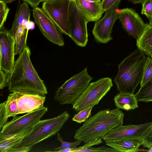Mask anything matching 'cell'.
Instances as JSON below:
<instances>
[{
  "label": "cell",
  "mask_w": 152,
  "mask_h": 152,
  "mask_svg": "<svg viewBox=\"0 0 152 152\" xmlns=\"http://www.w3.org/2000/svg\"><path fill=\"white\" fill-rule=\"evenodd\" d=\"M31 50L27 45L15 61L13 69L9 74L8 90H33L48 94L47 88L35 69L30 59Z\"/></svg>",
  "instance_id": "cell-1"
},
{
  "label": "cell",
  "mask_w": 152,
  "mask_h": 152,
  "mask_svg": "<svg viewBox=\"0 0 152 152\" xmlns=\"http://www.w3.org/2000/svg\"><path fill=\"white\" fill-rule=\"evenodd\" d=\"M124 116L118 108L101 110L84 122L76 131L74 139L85 144L102 137L113 129L123 125Z\"/></svg>",
  "instance_id": "cell-2"
},
{
  "label": "cell",
  "mask_w": 152,
  "mask_h": 152,
  "mask_svg": "<svg viewBox=\"0 0 152 152\" xmlns=\"http://www.w3.org/2000/svg\"><path fill=\"white\" fill-rule=\"evenodd\" d=\"M147 56L137 48L119 64L118 71L113 81L117 85L119 93L134 94L137 86L142 82Z\"/></svg>",
  "instance_id": "cell-3"
},
{
  "label": "cell",
  "mask_w": 152,
  "mask_h": 152,
  "mask_svg": "<svg viewBox=\"0 0 152 152\" xmlns=\"http://www.w3.org/2000/svg\"><path fill=\"white\" fill-rule=\"evenodd\" d=\"M70 117L69 113L65 111L56 117L39 120L33 126L21 146H33L56 134Z\"/></svg>",
  "instance_id": "cell-4"
},
{
  "label": "cell",
  "mask_w": 152,
  "mask_h": 152,
  "mask_svg": "<svg viewBox=\"0 0 152 152\" xmlns=\"http://www.w3.org/2000/svg\"><path fill=\"white\" fill-rule=\"evenodd\" d=\"M93 78L88 74L87 68L74 75L59 87L54 99L61 104H73L88 86Z\"/></svg>",
  "instance_id": "cell-5"
},
{
  "label": "cell",
  "mask_w": 152,
  "mask_h": 152,
  "mask_svg": "<svg viewBox=\"0 0 152 152\" xmlns=\"http://www.w3.org/2000/svg\"><path fill=\"white\" fill-rule=\"evenodd\" d=\"M113 86L111 79L104 77L90 83L85 91L72 104L77 112L98 104Z\"/></svg>",
  "instance_id": "cell-6"
},
{
  "label": "cell",
  "mask_w": 152,
  "mask_h": 152,
  "mask_svg": "<svg viewBox=\"0 0 152 152\" xmlns=\"http://www.w3.org/2000/svg\"><path fill=\"white\" fill-rule=\"evenodd\" d=\"M70 0H50L43 2L42 8L62 33L70 35L69 8Z\"/></svg>",
  "instance_id": "cell-7"
},
{
  "label": "cell",
  "mask_w": 152,
  "mask_h": 152,
  "mask_svg": "<svg viewBox=\"0 0 152 152\" xmlns=\"http://www.w3.org/2000/svg\"><path fill=\"white\" fill-rule=\"evenodd\" d=\"M69 21V37L77 45L85 46L88 41V22L80 13L75 1H70Z\"/></svg>",
  "instance_id": "cell-8"
},
{
  "label": "cell",
  "mask_w": 152,
  "mask_h": 152,
  "mask_svg": "<svg viewBox=\"0 0 152 152\" xmlns=\"http://www.w3.org/2000/svg\"><path fill=\"white\" fill-rule=\"evenodd\" d=\"M121 1L106 10L103 18L95 22L92 33L97 42L106 44L113 39L111 33L114 25L118 19V8Z\"/></svg>",
  "instance_id": "cell-9"
},
{
  "label": "cell",
  "mask_w": 152,
  "mask_h": 152,
  "mask_svg": "<svg viewBox=\"0 0 152 152\" xmlns=\"http://www.w3.org/2000/svg\"><path fill=\"white\" fill-rule=\"evenodd\" d=\"M33 15L35 23L48 40L59 46L64 45L62 32L42 8H33Z\"/></svg>",
  "instance_id": "cell-10"
},
{
  "label": "cell",
  "mask_w": 152,
  "mask_h": 152,
  "mask_svg": "<svg viewBox=\"0 0 152 152\" xmlns=\"http://www.w3.org/2000/svg\"><path fill=\"white\" fill-rule=\"evenodd\" d=\"M48 111V108L43 107L23 115L13 117L11 120L4 125L0 133L3 135L14 134L28 126H33Z\"/></svg>",
  "instance_id": "cell-11"
},
{
  "label": "cell",
  "mask_w": 152,
  "mask_h": 152,
  "mask_svg": "<svg viewBox=\"0 0 152 152\" xmlns=\"http://www.w3.org/2000/svg\"><path fill=\"white\" fill-rule=\"evenodd\" d=\"M0 30V69L10 74L13 69L15 62L14 38L4 26Z\"/></svg>",
  "instance_id": "cell-12"
},
{
  "label": "cell",
  "mask_w": 152,
  "mask_h": 152,
  "mask_svg": "<svg viewBox=\"0 0 152 152\" xmlns=\"http://www.w3.org/2000/svg\"><path fill=\"white\" fill-rule=\"evenodd\" d=\"M13 91L17 95V115L29 113L44 107L46 97L44 93L28 90Z\"/></svg>",
  "instance_id": "cell-13"
},
{
  "label": "cell",
  "mask_w": 152,
  "mask_h": 152,
  "mask_svg": "<svg viewBox=\"0 0 152 152\" xmlns=\"http://www.w3.org/2000/svg\"><path fill=\"white\" fill-rule=\"evenodd\" d=\"M118 19L124 30L132 37L138 39L141 36L147 23L132 8L119 10Z\"/></svg>",
  "instance_id": "cell-14"
},
{
  "label": "cell",
  "mask_w": 152,
  "mask_h": 152,
  "mask_svg": "<svg viewBox=\"0 0 152 152\" xmlns=\"http://www.w3.org/2000/svg\"><path fill=\"white\" fill-rule=\"evenodd\" d=\"M152 126V122L139 125H122L109 132L102 139L108 141L129 138H142Z\"/></svg>",
  "instance_id": "cell-15"
},
{
  "label": "cell",
  "mask_w": 152,
  "mask_h": 152,
  "mask_svg": "<svg viewBox=\"0 0 152 152\" xmlns=\"http://www.w3.org/2000/svg\"><path fill=\"white\" fill-rule=\"evenodd\" d=\"M75 1L80 13L88 23L99 20L105 12L101 1L91 2L86 0H75Z\"/></svg>",
  "instance_id": "cell-16"
},
{
  "label": "cell",
  "mask_w": 152,
  "mask_h": 152,
  "mask_svg": "<svg viewBox=\"0 0 152 152\" xmlns=\"http://www.w3.org/2000/svg\"><path fill=\"white\" fill-rule=\"evenodd\" d=\"M33 126H28L14 134L3 135L0 133V151L7 152L10 148L21 146L24 139L31 131Z\"/></svg>",
  "instance_id": "cell-17"
},
{
  "label": "cell",
  "mask_w": 152,
  "mask_h": 152,
  "mask_svg": "<svg viewBox=\"0 0 152 152\" xmlns=\"http://www.w3.org/2000/svg\"><path fill=\"white\" fill-rule=\"evenodd\" d=\"M107 146L112 147L118 152L139 151V147L142 144L141 138H129L105 141Z\"/></svg>",
  "instance_id": "cell-18"
},
{
  "label": "cell",
  "mask_w": 152,
  "mask_h": 152,
  "mask_svg": "<svg viewBox=\"0 0 152 152\" xmlns=\"http://www.w3.org/2000/svg\"><path fill=\"white\" fill-rule=\"evenodd\" d=\"M136 41L137 48L152 58V26L148 23L141 36Z\"/></svg>",
  "instance_id": "cell-19"
},
{
  "label": "cell",
  "mask_w": 152,
  "mask_h": 152,
  "mask_svg": "<svg viewBox=\"0 0 152 152\" xmlns=\"http://www.w3.org/2000/svg\"><path fill=\"white\" fill-rule=\"evenodd\" d=\"M28 4L25 2L21 4L15 15L12 27L10 31L14 38L21 25L25 23L30 22V11Z\"/></svg>",
  "instance_id": "cell-20"
},
{
  "label": "cell",
  "mask_w": 152,
  "mask_h": 152,
  "mask_svg": "<svg viewBox=\"0 0 152 152\" xmlns=\"http://www.w3.org/2000/svg\"><path fill=\"white\" fill-rule=\"evenodd\" d=\"M117 108L127 111L134 110L138 107V100L134 94L119 93L114 98Z\"/></svg>",
  "instance_id": "cell-21"
},
{
  "label": "cell",
  "mask_w": 152,
  "mask_h": 152,
  "mask_svg": "<svg viewBox=\"0 0 152 152\" xmlns=\"http://www.w3.org/2000/svg\"><path fill=\"white\" fill-rule=\"evenodd\" d=\"M26 22L21 25L14 37L15 43V55L20 54L27 45L26 40L29 28Z\"/></svg>",
  "instance_id": "cell-22"
},
{
  "label": "cell",
  "mask_w": 152,
  "mask_h": 152,
  "mask_svg": "<svg viewBox=\"0 0 152 152\" xmlns=\"http://www.w3.org/2000/svg\"><path fill=\"white\" fill-rule=\"evenodd\" d=\"M134 96L138 101L145 102L152 101V78L140 86Z\"/></svg>",
  "instance_id": "cell-23"
},
{
  "label": "cell",
  "mask_w": 152,
  "mask_h": 152,
  "mask_svg": "<svg viewBox=\"0 0 152 152\" xmlns=\"http://www.w3.org/2000/svg\"><path fill=\"white\" fill-rule=\"evenodd\" d=\"M11 92L8 95L6 101V117L8 119L10 117H14L17 115V94L14 91Z\"/></svg>",
  "instance_id": "cell-24"
},
{
  "label": "cell",
  "mask_w": 152,
  "mask_h": 152,
  "mask_svg": "<svg viewBox=\"0 0 152 152\" xmlns=\"http://www.w3.org/2000/svg\"><path fill=\"white\" fill-rule=\"evenodd\" d=\"M94 107L92 106L80 111L74 115L72 120L80 124L85 121L91 115V111Z\"/></svg>",
  "instance_id": "cell-25"
},
{
  "label": "cell",
  "mask_w": 152,
  "mask_h": 152,
  "mask_svg": "<svg viewBox=\"0 0 152 152\" xmlns=\"http://www.w3.org/2000/svg\"><path fill=\"white\" fill-rule=\"evenodd\" d=\"M152 78V58L148 56L140 86Z\"/></svg>",
  "instance_id": "cell-26"
},
{
  "label": "cell",
  "mask_w": 152,
  "mask_h": 152,
  "mask_svg": "<svg viewBox=\"0 0 152 152\" xmlns=\"http://www.w3.org/2000/svg\"><path fill=\"white\" fill-rule=\"evenodd\" d=\"M57 139L61 142V145L60 147L55 148V150H61L67 148H77V146L82 142L79 140H77L76 141L72 142L65 141L63 140L59 132L57 134Z\"/></svg>",
  "instance_id": "cell-27"
},
{
  "label": "cell",
  "mask_w": 152,
  "mask_h": 152,
  "mask_svg": "<svg viewBox=\"0 0 152 152\" xmlns=\"http://www.w3.org/2000/svg\"><path fill=\"white\" fill-rule=\"evenodd\" d=\"M142 4L141 13L148 18L150 24L152 23V0H145Z\"/></svg>",
  "instance_id": "cell-28"
},
{
  "label": "cell",
  "mask_w": 152,
  "mask_h": 152,
  "mask_svg": "<svg viewBox=\"0 0 152 152\" xmlns=\"http://www.w3.org/2000/svg\"><path fill=\"white\" fill-rule=\"evenodd\" d=\"M9 10L6 4L0 1V28L4 26Z\"/></svg>",
  "instance_id": "cell-29"
},
{
  "label": "cell",
  "mask_w": 152,
  "mask_h": 152,
  "mask_svg": "<svg viewBox=\"0 0 152 152\" xmlns=\"http://www.w3.org/2000/svg\"><path fill=\"white\" fill-rule=\"evenodd\" d=\"M102 137L94 139L88 142L85 143L84 145L82 146L75 148L72 152H81L83 150L88 148L92 147L94 145L100 144L102 142Z\"/></svg>",
  "instance_id": "cell-30"
},
{
  "label": "cell",
  "mask_w": 152,
  "mask_h": 152,
  "mask_svg": "<svg viewBox=\"0 0 152 152\" xmlns=\"http://www.w3.org/2000/svg\"><path fill=\"white\" fill-rule=\"evenodd\" d=\"M118 152L112 147L103 146L100 147L93 148L92 147L83 150L81 152Z\"/></svg>",
  "instance_id": "cell-31"
},
{
  "label": "cell",
  "mask_w": 152,
  "mask_h": 152,
  "mask_svg": "<svg viewBox=\"0 0 152 152\" xmlns=\"http://www.w3.org/2000/svg\"><path fill=\"white\" fill-rule=\"evenodd\" d=\"M141 139L142 142V145L144 147L148 148L152 146V126Z\"/></svg>",
  "instance_id": "cell-32"
},
{
  "label": "cell",
  "mask_w": 152,
  "mask_h": 152,
  "mask_svg": "<svg viewBox=\"0 0 152 152\" xmlns=\"http://www.w3.org/2000/svg\"><path fill=\"white\" fill-rule=\"evenodd\" d=\"M6 101L0 104V129H1L4 125L7 122L8 118L6 117Z\"/></svg>",
  "instance_id": "cell-33"
},
{
  "label": "cell",
  "mask_w": 152,
  "mask_h": 152,
  "mask_svg": "<svg viewBox=\"0 0 152 152\" xmlns=\"http://www.w3.org/2000/svg\"><path fill=\"white\" fill-rule=\"evenodd\" d=\"M0 88L3 89L4 87L8 86L9 74L0 69Z\"/></svg>",
  "instance_id": "cell-34"
},
{
  "label": "cell",
  "mask_w": 152,
  "mask_h": 152,
  "mask_svg": "<svg viewBox=\"0 0 152 152\" xmlns=\"http://www.w3.org/2000/svg\"><path fill=\"white\" fill-rule=\"evenodd\" d=\"M33 146H21L16 148H10L7 152H26L30 151Z\"/></svg>",
  "instance_id": "cell-35"
},
{
  "label": "cell",
  "mask_w": 152,
  "mask_h": 152,
  "mask_svg": "<svg viewBox=\"0 0 152 152\" xmlns=\"http://www.w3.org/2000/svg\"><path fill=\"white\" fill-rule=\"evenodd\" d=\"M120 0H102V3L103 9L105 11Z\"/></svg>",
  "instance_id": "cell-36"
},
{
  "label": "cell",
  "mask_w": 152,
  "mask_h": 152,
  "mask_svg": "<svg viewBox=\"0 0 152 152\" xmlns=\"http://www.w3.org/2000/svg\"><path fill=\"white\" fill-rule=\"evenodd\" d=\"M24 2L27 3L33 8L37 7L41 0H23Z\"/></svg>",
  "instance_id": "cell-37"
},
{
  "label": "cell",
  "mask_w": 152,
  "mask_h": 152,
  "mask_svg": "<svg viewBox=\"0 0 152 152\" xmlns=\"http://www.w3.org/2000/svg\"><path fill=\"white\" fill-rule=\"evenodd\" d=\"M75 148H67L61 150H58L56 151L53 152H72L74 150Z\"/></svg>",
  "instance_id": "cell-38"
},
{
  "label": "cell",
  "mask_w": 152,
  "mask_h": 152,
  "mask_svg": "<svg viewBox=\"0 0 152 152\" xmlns=\"http://www.w3.org/2000/svg\"><path fill=\"white\" fill-rule=\"evenodd\" d=\"M133 4H142L145 1V0H128Z\"/></svg>",
  "instance_id": "cell-39"
},
{
  "label": "cell",
  "mask_w": 152,
  "mask_h": 152,
  "mask_svg": "<svg viewBox=\"0 0 152 152\" xmlns=\"http://www.w3.org/2000/svg\"><path fill=\"white\" fill-rule=\"evenodd\" d=\"M16 0H0V1L2 2L7 4L10 3Z\"/></svg>",
  "instance_id": "cell-40"
},
{
  "label": "cell",
  "mask_w": 152,
  "mask_h": 152,
  "mask_svg": "<svg viewBox=\"0 0 152 152\" xmlns=\"http://www.w3.org/2000/svg\"><path fill=\"white\" fill-rule=\"evenodd\" d=\"M148 148V150H144L145 151H146L148 152H152V146Z\"/></svg>",
  "instance_id": "cell-41"
},
{
  "label": "cell",
  "mask_w": 152,
  "mask_h": 152,
  "mask_svg": "<svg viewBox=\"0 0 152 152\" xmlns=\"http://www.w3.org/2000/svg\"><path fill=\"white\" fill-rule=\"evenodd\" d=\"M91 2H98L101 1V0H86Z\"/></svg>",
  "instance_id": "cell-42"
},
{
  "label": "cell",
  "mask_w": 152,
  "mask_h": 152,
  "mask_svg": "<svg viewBox=\"0 0 152 152\" xmlns=\"http://www.w3.org/2000/svg\"><path fill=\"white\" fill-rule=\"evenodd\" d=\"M48 0H41V2H43L45 1H47Z\"/></svg>",
  "instance_id": "cell-43"
},
{
  "label": "cell",
  "mask_w": 152,
  "mask_h": 152,
  "mask_svg": "<svg viewBox=\"0 0 152 152\" xmlns=\"http://www.w3.org/2000/svg\"><path fill=\"white\" fill-rule=\"evenodd\" d=\"M72 0V1H75V0Z\"/></svg>",
  "instance_id": "cell-44"
}]
</instances>
